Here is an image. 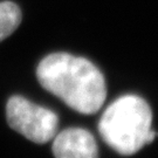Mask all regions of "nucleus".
<instances>
[{
	"instance_id": "3",
	"label": "nucleus",
	"mask_w": 158,
	"mask_h": 158,
	"mask_svg": "<svg viewBox=\"0 0 158 158\" xmlns=\"http://www.w3.org/2000/svg\"><path fill=\"white\" fill-rule=\"evenodd\" d=\"M6 117L12 129L36 144L52 141L57 132L56 114L34 104L23 96H12L8 100Z\"/></svg>"
},
{
	"instance_id": "1",
	"label": "nucleus",
	"mask_w": 158,
	"mask_h": 158,
	"mask_svg": "<svg viewBox=\"0 0 158 158\" xmlns=\"http://www.w3.org/2000/svg\"><path fill=\"white\" fill-rule=\"evenodd\" d=\"M36 77L46 90L85 115L97 113L107 97L103 74L85 57L68 53L49 54L39 63Z\"/></svg>"
},
{
	"instance_id": "5",
	"label": "nucleus",
	"mask_w": 158,
	"mask_h": 158,
	"mask_svg": "<svg viewBox=\"0 0 158 158\" xmlns=\"http://www.w3.org/2000/svg\"><path fill=\"white\" fill-rule=\"evenodd\" d=\"M23 19L20 7L12 1L0 2V41L10 36L19 27Z\"/></svg>"
},
{
	"instance_id": "4",
	"label": "nucleus",
	"mask_w": 158,
	"mask_h": 158,
	"mask_svg": "<svg viewBox=\"0 0 158 158\" xmlns=\"http://www.w3.org/2000/svg\"><path fill=\"white\" fill-rule=\"evenodd\" d=\"M52 150L55 158H98L96 139L82 128H68L55 135Z\"/></svg>"
},
{
	"instance_id": "2",
	"label": "nucleus",
	"mask_w": 158,
	"mask_h": 158,
	"mask_svg": "<svg viewBox=\"0 0 158 158\" xmlns=\"http://www.w3.org/2000/svg\"><path fill=\"white\" fill-rule=\"evenodd\" d=\"M152 113L137 95H124L109 106L98 122V131L107 145L123 156L134 155L148 144Z\"/></svg>"
}]
</instances>
